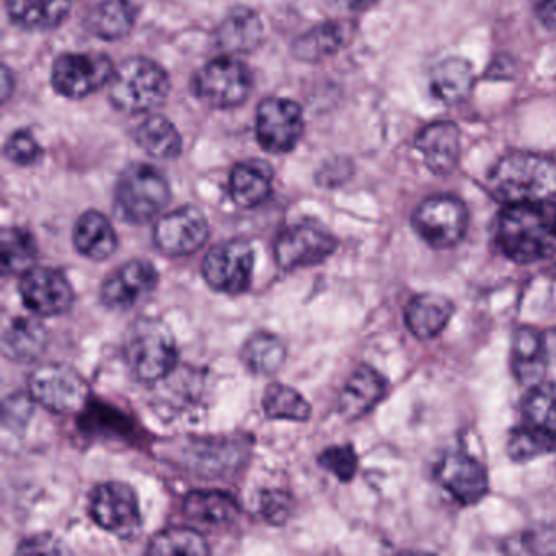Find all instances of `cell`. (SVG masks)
<instances>
[{
    "label": "cell",
    "instance_id": "cell-30",
    "mask_svg": "<svg viewBox=\"0 0 556 556\" xmlns=\"http://www.w3.org/2000/svg\"><path fill=\"white\" fill-rule=\"evenodd\" d=\"M184 513L190 519L210 526H224L240 516L239 501L220 490H193L184 500Z\"/></svg>",
    "mask_w": 556,
    "mask_h": 556
},
{
    "label": "cell",
    "instance_id": "cell-11",
    "mask_svg": "<svg viewBox=\"0 0 556 556\" xmlns=\"http://www.w3.org/2000/svg\"><path fill=\"white\" fill-rule=\"evenodd\" d=\"M89 510L100 529L118 539H132L142 526L138 494L122 481H105L93 488Z\"/></svg>",
    "mask_w": 556,
    "mask_h": 556
},
{
    "label": "cell",
    "instance_id": "cell-23",
    "mask_svg": "<svg viewBox=\"0 0 556 556\" xmlns=\"http://www.w3.org/2000/svg\"><path fill=\"white\" fill-rule=\"evenodd\" d=\"M522 425L556 452V383L540 382L530 387L522 403Z\"/></svg>",
    "mask_w": 556,
    "mask_h": 556
},
{
    "label": "cell",
    "instance_id": "cell-10",
    "mask_svg": "<svg viewBox=\"0 0 556 556\" xmlns=\"http://www.w3.org/2000/svg\"><path fill=\"white\" fill-rule=\"evenodd\" d=\"M115 71L103 53L61 54L51 70V86L66 99H86L112 83Z\"/></svg>",
    "mask_w": 556,
    "mask_h": 556
},
{
    "label": "cell",
    "instance_id": "cell-37",
    "mask_svg": "<svg viewBox=\"0 0 556 556\" xmlns=\"http://www.w3.org/2000/svg\"><path fill=\"white\" fill-rule=\"evenodd\" d=\"M318 465H320L324 470L333 473L338 480L348 483V481L353 480L354 475H356L359 462H357V454L353 445L343 444L325 448L320 457H318Z\"/></svg>",
    "mask_w": 556,
    "mask_h": 556
},
{
    "label": "cell",
    "instance_id": "cell-3",
    "mask_svg": "<svg viewBox=\"0 0 556 556\" xmlns=\"http://www.w3.org/2000/svg\"><path fill=\"white\" fill-rule=\"evenodd\" d=\"M123 357L136 380L157 383L174 372L178 348L170 328L157 318H138L123 338Z\"/></svg>",
    "mask_w": 556,
    "mask_h": 556
},
{
    "label": "cell",
    "instance_id": "cell-29",
    "mask_svg": "<svg viewBox=\"0 0 556 556\" xmlns=\"http://www.w3.org/2000/svg\"><path fill=\"white\" fill-rule=\"evenodd\" d=\"M431 92L445 105H458L470 97L475 86L471 64L464 58H447L431 73Z\"/></svg>",
    "mask_w": 556,
    "mask_h": 556
},
{
    "label": "cell",
    "instance_id": "cell-35",
    "mask_svg": "<svg viewBox=\"0 0 556 556\" xmlns=\"http://www.w3.org/2000/svg\"><path fill=\"white\" fill-rule=\"evenodd\" d=\"M263 409L271 419L304 422L312 416V406L298 390L285 383H269L263 393Z\"/></svg>",
    "mask_w": 556,
    "mask_h": 556
},
{
    "label": "cell",
    "instance_id": "cell-39",
    "mask_svg": "<svg viewBox=\"0 0 556 556\" xmlns=\"http://www.w3.org/2000/svg\"><path fill=\"white\" fill-rule=\"evenodd\" d=\"M258 510L266 522L271 526H282L291 516V496L279 490L263 491L260 493Z\"/></svg>",
    "mask_w": 556,
    "mask_h": 556
},
{
    "label": "cell",
    "instance_id": "cell-25",
    "mask_svg": "<svg viewBox=\"0 0 556 556\" xmlns=\"http://www.w3.org/2000/svg\"><path fill=\"white\" fill-rule=\"evenodd\" d=\"M73 240L77 252L93 262H105L118 249L112 223L99 211H87L77 219Z\"/></svg>",
    "mask_w": 556,
    "mask_h": 556
},
{
    "label": "cell",
    "instance_id": "cell-33",
    "mask_svg": "<svg viewBox=\"0 0 556 556\" xmlns=\"http://www.w3.org/2000/svg\"><path fill=\"white\" fill-rule=\"evenodd\" d=\"M136 142L149 155L162 161L177 159L184 151V139L174 123L165 116H151L136 129Z\"/></svg>",
    "mask_w": 556,
    "mask_h": 556
},
{
    "label": "cell",
    "instance_id": "cell-22",
    "mask_svg": "<svg viewBox=\"0 0 556 556\" xmlns=\"http://www.w3.org/2000/svg\"><path fill=\"white\" fill-rule=\"evenodd\" d=\"M273 180H275V172L268 162L258 161V159L240 162L230 174V197L237 206L245 210L260 206L271 194Z\"/></svg>",
    "mask_w": 556,
    "mask_h": 556
},
{
    "label": "cell",
    "instance_id": "cell-9",
    "mask_svg": "<svg viewBox=\"0 0 556 556\" xmlns=\"http://www.w3.org/2000/svg\"><path fill=\"white\" fill-rule=\"evenodd\" d=\"M412 224L416 233L432 249H452L462 242L467 232V206L451 194H438L416 207Z\"/></svg>",
    "mask_w": 556,
    "mask_h": 556
},
{
    "label": "cell",
    "instance_id": "cell-13",
    "mask_svg": "<svg viewBox=\"0 0 556 556\" xmlns=\"http://www.w3.org/2000/svg\"><path fill=\"white\" fill-rule=\"evenodd\" d=\"M338 249V240L318 224H295L276 237V265L285 271L320 265Z\"/></svg>",
    "mask_w": 556,
    "mask_h": 556
},
{
    "label": "cell",
    "instance_id": "cell-41",
    "mask_svg": "<svg viewBox=\"0 0 556 556\" xmlns=\"http://www.w3.org/2000/svg\"><path fill=\"white\" fill-rule=\"evenodd\" d=\"M535 14L546 30L556 31V0H539Z\"/></svg>",
    "mask_w": 556,
    "mask_h": 556
},
{
    "label": "cell",
    "instance_id": "cell-7",
    "mask_svg": "<svg viewBox=\"0 0 556 556\" xmlns=\"http://www.w3.org/2000/svg\"><path fill=\"white\" fill-rule=\"evenodd\" d=\"M28 393L45 409L56 415L80 412L86 408L90 395L83 376L60 363L37 367L28 377Z\"/></svg>",
    "mask_w": 556,
    "mask_h": 556
},
{
    "label": "cell",
    "instance_id": "cell-28",
    "mask_svg": "<svg viewBox=\"0 0 556 556\" xmlns=\"http://www.w3.org/2000/svg\"><path fill=\"white\" fill-rule=\"evenodd\" d=\"M138 9L131 0H102L86 18V27L93 37L118 41L135 28Z\"/></svg>",
    "mask_w": 556,
    "mask_h": 556
},
{
    "label": "cell",
    "instance_id": "cell-27",
    "mask_svg": "<svg viewBox=\"0 0 556 556\" xmlns=\"http://www.w3.org/2000/svg\"><path fill=\"white\" fill-rule=\"evenodd\" d=\"M5 9L12 24L22 30L47 31L66 21L73 0H5Z\"/></svg>",
    "mask_w": 556,
    "mask_h": 556
},
{
    "label": "cell",
    "instance_id": "cell-36",
    "mask_svg": "<svg viewBox=\"0 0 556 556\" xmlns=\"http://www.w3.org/2000/svg\"><path fill=\"white\" fill-rule=\"evenodd\" d=\"M148 555H210L211 548L200 532L187 527H172L152 536Z\"/></svg>",
    "mask_w": 556,
    "mask_h": 556
},
{
    "label": "cell",
    "instance_id": "cell-15",
    "mask_svg": "<svg viewBox=\"0 0 556 556\" xmlns=\"http://www.w3.org/2000/svg\"><path fill=\"white\" fill-rule=\"evenodd\" d=\"M210 237V224L203 211L194 206L178 207L165 214L154 227V243L164 255L190 256L203 249Z\"/></svg>",
    "mask_w": 556,
    "mask_h": 556
},
{
    "label": "cell",
    "instance_id": "cell-4",
    "mask_svg": "<svg viewBox=\"0 0 556 556\" xmlns=\"http://www.w3.org/2000/svg\"><path fill=\"white\" fill-rule=\"evenodd\" d=\"M170 79L164 67L148 58H131L116 67L110 83L113 106L126 115L152 112L167 100Z\"/></svg>",
    "mask_w": 556,
    "mask_h": 556
},
{
    "label": "cell",
    "instance_id": "cell-40",
    "mask_svg": "<svg viewBox=\"0 0 556 556\" xmlns=\"http://www.w3.org/2000/svg\"><path fill=\"white\" fill-rule=\"evenodd\" d=\"M64 552H66V548H64L63 543L56 536L51 535V533H41V535L25 539L17 548V553H21V555H38V553L40 555H43V553L60 555V553Z\"/></svg>",
    "mask_w": 556,
    "mask_h": 556
},
{
    "label": "cell",
    "instance_id": "cell-42",
    "mask_svg": "<svg viewBox=\"0 0 556 556\" xmlns=\"http://www.w3.org/2000/svg\"><path fill=\"white\" fill-rule=\"evenodd\" d=\"M338 8L348 12H361L376 4V0H330Z\"/></svg>",
    "mask_w": 556,
    "mask_h": 556
},
{
    "label": "cell",
    "instance_id": "cell-20",
    "mask_svg": "<svg viewBox=\"0 0 556 556\" xmlns=\"http://www.w3.org/2000/svg\"><path fill=\"white\" fill-rule=\"evenodd\" d=\"M513 372L517 382L533 387L542 382L549 363L545 334L535 328L522 327L514 334Z\"/></svg>",
    "mask_w": 556,
    "mask_h": 556
},
{
    "label": "cell",
    "instance_id": "cell-24",
    "mask_svg": "<svg viewBox=\"0 0 556 556\" xmlns=\"http://www.w3.org/2000/svg\"><path fill=\"white\" fill-rule=\"evenodd\" d=\"M2 354L14 363H34L43 356L48 346V331L31 317H14L2 333Z\"/></svg>",
    "mask_w": 556,
    "mask_h": 556
},
{
    "label": "cell",
    "instance_id": "cell-8",
    "mask_svg": "<svg viewBox=\"0 0 556 556\" xmlns=\"http://www.w3.org/2000/svg\"><path fill=\"white\" fill-rule=\"evenodd\" d=\"M255 252L242 239L217 243L204 256L201 273L213 291L226 295H240L252 285Z\"/></svg>",
    "mask_w": 556,
    "mask_h": 556
},
{
    "label": "cell",
    "instance_id": "cell-34",
    "mask_svg": "<svg viewBox=\"0 0 556 556\" xmlns=\"http://www.w3.org/2000/svg\"><path fill=\"white\" fill-rule=\"evenodd\" d=\"M38 243L30 230L9 227L0 237V266L5 276L25 275L34 268Z\"/></svg>",
    "mask_w": 556,
    "mask_h": 556
},
{
    "label": "cell",
    "instance_id": "cell-32",
    "mask_svg": "<svg viewBox=\"0 0 556 556\" xmlns=\"http://www.w3.org/2000/svg\"><path fill=\"white\" fill-rule=\"evenodd\" d=\"M288 348L275 333L260 331L252 334L242 348V361L256 376H273L285 366Z\"/></svg>",
    "mask_w": 556,
    "mask_h": 556
},
{
    "label": "cell",
    "instance_id": "cell-26",
    "mask_svg": "<svg viewBox=\"0 0 556 556\" xmlns=\"http://www.w3.org/2000/svg\"><path fill=\"white\" fill-rule=\"evenodd\" d=\"M454 315V304L444 295L419 294L406 305L405 321L413 337L432 340L447 327Z\"/></svg>",
    "mask_w": 556,
    "mask_h": 556
},
{
    "label": "cell",
    "instance_id": "cell-2",
    "mask_svg": "<svg viewBox=\"0 0 556 556\" xmlns=\"http://www.w3.org/2000/svg\"><path fill=\"white\" fill-rule=\"evenodd\" d=\"M488 191L503 204L535 203L556 197V161L535 152L503 155L488 174Z\"/></svg>",
    "mask_w": 556,
    "mask_h": 556
},
{
    "label": "cell",
    "instance_id": "cell-31",
    "mask_svg": "<svg viewBox=\"0 0 556 556\" xmlns=\"http://www.w3.org/2000/svg\"><path fill=\"white\" fill-rule=\"evenodd\" d=\"M348 40V30L340 22H325L311 28L292 45V53L304 63H318L333 56Z\"/></svg>",
    "mask_w": 556,
    "mask_h": 556
},
{
    "label": "cell",
    "instance_id": "cell-1",
    "mask_svg": "<svg viewBox=\"0 0 556 556\" xmlns=\"http://www.w3.org/2000/svg\"><path fill=\"white\" fill-rule=\"evenodd\" d=\"M501 252L519 265L556 255V201L506 204L497 217Z\"/></svg>",
    "mask_w": 556,
    "mask_h": 556
},
{
    "label": "cell",
    "instance_id": "cell-19",
    "mask_svg": "<svg viewBox=\"0 0 556 556\" xmlns=\"http://www.w3.org/2000/svg\"><path fill=\"white\" fill-rule=\"evenodd\" d=\"M387 393V380L374 367L363 364L344 383L338 399V412L346 421L357 419L372 412Z\"/></svg>",
    "mask_w": 556,
    "mask_h": 556
},
{
    "label": "cell",
    "instance_id": "cell-6",
    "mask_svg": "<svg viewBox=\"0 0 556 556\" xmlns=\"http://www.w3.org/2000/svg\"><path fill=\"white\" fill-rule=\"evenodd\" d=\"M191 87L197 99L211 109H236L249 100L253 76L242 61L223 56L201 67Z\"/></svg>",
    "mask_w": 556,
    "mask_h": 556
},
{
    "label": "cell",
    "instance_id": "cell-12",
    "mask_svg": "<svg viewBox=\"0 0 556 556\" xmlns=\"http://www.w3.org/2000/svg\"><path fill=\"white\" fill-rule=\"evenodd\" d=\"M256 139L269 154H288L304 136L302 106L294 100L269 97L256 110Z\"/></svg>",
    "mask_w": 556,
    "mask_h": 556
},
{
    "label": "cell",
    "instance_id": "cell-18",
    "mask_svg": "<svg viewBox=\"0 0 556 556\" xmlns=\"http://www.w3.org/2000/svg\"><path fill=\"white\" fill-rule=\"evenodd\" d=\"M425 165L431 174L445 177L460 161V129L451 122H435L425 126L415 139Z\"/></svg>",
    "mask_w": 556,
    "mask_h": 556
},
{
    "label": "cell",
    "instance_id": "cell-16",
    "mask_svg": "<svg viewBox=\"0 0 556 556\" xmlns=\"http://www.w3.org/2000/svg\"><path fill=\"white\" fill-rule=\"evenodd\" d=\"M22 302L38 317H56L70 311L74 302V289L60 269L34 266L22 275L18 285Z\"/></svg>",
    "mask_w": 556,
    "mask_h": 556
},
{
    "label": "cell",
    "instance_id": "cell-21",
    "mask_svg": "<svg viewBox=\"0 0 556 556\" xmlns=\"http://www.w3.org/2000/svg\"><path fill=\"white\" fill-rule=\"evenodd\" d=\"M265 28L262 18L249 8H236L220 22L216 43L227 54H249L262 45Z\"/></svg>",
    "mask_w": 556,
    "mask_h": 556
},
{
    "label": "cell",
    "instance_id": "cell-17",
    "mask_svg": "<svg viewBox=\"0 0 556 556\" xmlns=\"http://www.w3.org/2000/svg\"><path fill=\"white\" fill-rule=\"evenodd\" d=\"M435 480L462 506L480 503L490 490L486 468L464 452H448L435 465Z\"/></svg>",
    "mask_w": 556,
    "mask_h": 556
},
{
    "label": "cell",
    "instance_id": "cell-5",
    "mask_svg": "<svg viewBox=\"0 0 556 556\" xmlns=\"http://www.w3.org/2000/svg\"><path fill=\"white\" fill-rule=\"evenodd\" d=\"M170 198V185L162 172L149 164H131L116 181L115 211L125 223L141 226L157 217Z\"/></svg>",
    "mask_w": 556,
    "mask_h": 556
},
{
    "label": "cell",
    "instance_id": "cell-14",
    "mask_svg": "<svg viewBox=\"0 0 556 556\" xmlns=\"http://www.w3.org/2000/svg\"><path fill=\"white\" fill-rule=\"evenodd\" d=\"M159 286V273L148 260L135 258L106 276L100 301L110 311L128 312L148 299Z\"/></svg>",
    "mask_w": 556,
    "mask_h": 556
},
{
    "label": "cell",
    "instance_id": "cell-38",
    "mask_svg": "<svg viewBox=\"0 0 556 556\" xmlns=\"http://www.w3.org/2000/svg\"><path fill=\"white\" fill-rule=\"evenodd\" d=\"M5 157L14 164L28 167V165L37 164L43 157V148L40 142L35 139L30 131H15L5 142Z\"/></svg>",
    "mask_w": 556,
    "mask_h": 556
}]
</instances>
